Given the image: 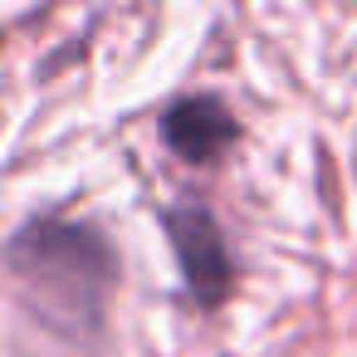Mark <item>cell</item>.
<instances>
[{"instance_id": "1", "label": "cell", "mask_w": 357, "mask_h": 357, "mask_svg": "<svg viewBox=\"0 0 357 357\" xmlns=\"http://www.w3.org/2000/svg\"><path fill=\"white\" fill-rule=\"evenodd\" d=\"M10 259L35 294H59L69 313H93L98 294L108 289V250L84 225L35 220L15 235Z\"/></svg>"}, {"instance_id": "2", "label": "cell", "mask_w": 357, "mask_h": 357, "mask_svg": "<svg viewBox=\"0 0 357 357\" xmlns=\"http://www.w3.org/2000/svg\"><path fill=\"white\" fill-rule=\"evenodd\" d=\"M167 235H172V250L181 259V274H186V289L201 298V303H220L230 294V250L220 240V225L211 220L206 206H172L167 215Z\"/></svg>"}, {"instance_id": "3", "label": "cell", "mask_w": 357, "mask_h": 357, "mask_svg": "<svg viewBox=\"0 0 357 357\" xmlns=\"http://www.w3.org/2000/svg\"><path fill=\"white\" fill-rule=\"evenodd\" d=\"M167 142L186 162H215L230 142H240V123L220 98H181L167 108Z\"/></svg>"}]
</instances>
